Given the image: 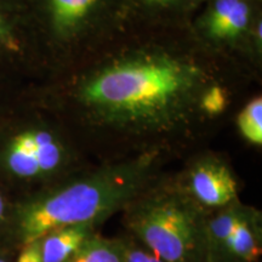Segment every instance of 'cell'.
<instances>
[{
  "label": "cell",
  "mask_w": 262,
  "mask_h": 262,
  "mask_svg": "<svg viewBox=\"0 0 262 262\" xmlns=\"http://www.w3.org/2000/svg\"><path fill=\"white\" fill-rule=\"evenodd\" d=\"M125 262H166L127 233L122 235Z\"/></svg>",
  "instance_id": "14"
},
{
  "label": "cell",
  "mask_w": 262,
  "mask_h": 262,
  "mask_svg": "<svg viewBox=\"0 0 262 262\" xmlns=\"http://www.w3.org/2000/svg\"><path fill=\"white\" fill-rule=\"evenodd\" d=\"M173 179L180 189L208 214L241 201L238 176L217 156L198 157Z\"/></svg>",
  "instance_id": "6"
},
{
  "label": "cell",
  "mask_w": 262,
  "mask_h": 262,
  "mask_svg": "<svg viewBox=\"0 0 262 262\" xmlns=\"http://www.w3.org/2000/svg\"><path fill=\"white\" fill-rule=\"evenodd\" d=\"M66 262H125L122 235L110 238L97 232Z\"/></svg>",
  "instance_id": "11"
},
{
  "label": "cell",
  "mask_w": 262,
  "mask_h": 262,
  "mask_svg": "<svg viewBox=\"0 0 262 262\" xmlns=\"http://www.w3.org/2000/svg\"><path fill=\"white\" fill-rule=\"evenodd\" d=\"M205 253L206 262H260L262 212L242 201L209 212Z\"/></svg>",
  "instance_id": "5"
},
{
  "label": "cell",
  "mask_w": 262,
  "mask_h": 262,
  "mask_svg": "<svg viewBox=\"0 0 262 262\" xmlns=\"http://www.w3.org/2000/svg\"><path fill=\"white\" fill-rule=\"evenodd\" d=\"M84 169L63 133L39 112L0 118V183L15 196L29 194Z\"/></svg>",
  "instance_id": "4"
},
{
  "label": "cell",
  "mask_w": 262,
  "mask_h": 262,
  "mask_svg": "<svg viewBox=\"0 0 262 262\" xmlns=\"http://www.w3.org/2000/svg\"><path fill=\"white\" fill-rule=\"evenodd\" d=\"M250 9L245 0H216L209 17V32L217 39L237 38L247 29Z\"/></svg>",
  "instance_id": "10"
},
{
  "label": "cell",
  "mask_w": 262,
  "mask_h": 262,
  "mask_svg": "<svg viewBox=\"0 0 262 262\" xmlns=\"http://www.w3.org/2000/svg\"><path fill=\"white\" fill-rule=\"evenodd\" d=\"M75 100L91 126L129 136L170 135L201 111L188 68L159 57L111 66L88 80Z\"/></svg>",
  "instance_id": "1"
},
{
  "label": "cell",
  "mask_w": 262,
  "mask_h": 262,
  "mask_svg": "<svg viewBox=\"0 0 262 262\" xmlns=\"http://www.w3.org/2000/svg\"><path fill=\"white\" fill-rule=\"evenodd\" d=\"M0 262H14V258L10 257L9 255L0 253Z\"/></svg>",
  "instance_id": "17"
},
{
  "label": "cell",
  "mask_w": 262,
  "mask_h": 262,
  "mask_svg": "<svg viewBox=\"0 0 262 262\" xmlns=\"http://www.w3.org/2000/svg\"><path fill=\"white\" fill-rule=\"evenodd\" d=\"M228 106L227 93L221 86H212L206 90L199 100V108L206 117H217Z\"/></svg>",
  "instance_id": "13"
},
{
  "label": "cell",
  "mask_w": 262,
  "mask_h": 262,
  "mask_svg": "<svg viewBox=\"0 0 262 262\" xmlns=\"http://www.w3.org/2000/svg\"><path fill=\"white\" fill-rule=\"evenodd\" d=\"M101 226L96 224H78L58 227L40 238L42 262H66L91 235L97 233Z\"/></svg>",
  "instance_id": "9"
},
{
  "label": "cell",
  "mask_w": 262,
  "mask_h": 262,
  "mask_svg": "<svg viewBox=\"0 0 262 262\" xmlns=\"http://www.w3.org/2000/svg\"><path fill=\"white\" fill-rule=\"evenodd\" d=\"M147 2L153 3V4H164V3H168L170 0H147Z\"/></svg>",
  "instance_id": "18"
},
{
  "label": "cell",
  "mask_w": 262,
  "mask_h": 262,
  "mask_svg": "<svg viewBox=\"0 0 262 262\" xmlns=\"http://www.w3.org/2000/svg\"><path fill=\"white\" fill-rule=\"evenodd\" d=\"M15 196L0 183V237L4 233L11 216Z\"/></svg>",
  "instance_id": "15"
},
{
  "label": "cell",
  "mask_w": 262,
  "mask_h": 262,
  "mask_svg": "<svg viewBox=\"0 0 262 262\" xmlns=\"http://www.w3.org/2000/svg\"><path fill=\"white\" fill-rule=\"evenodd\" d=\"M14 262H42L40 243L38 239L19 249L15 255Z\"/></svg>",
  "instance_id": "16"
},
{
  "label": "cell",
  "mask_w": 262,
  "mask_h": 262,
  "mask_svg": "<svg viewBox=\"0 0 262 262\" xmlns=\"http://www.w3.org/2000/svg\"><path fill=\"white\" fill-rule=\"evenodd\" d=\"M241 135L250 145H262V98L255 97L245 104L237 118Z\"/></svg>",
  "instance_id": "12"
},
{
  "label": "cell",
  "mask_w": 262,
  "mask_h": 262,
  "mask_svg": "<svg viewBox=\"0 0 262 262\" xmlns=\"http://www.w3.org/2000/svg\"><path fill=\"white\" fill-rule=\"evenodd\" d=\"M26 0H0V63L25 61L31 51Z\"/></svg>",
  "instance_id": "7"
},
{
  "label": "cell",
  "mask_w": 262,
  "mask_h": 262,
  "mask_svg": "<svg viewBox=\"0 0 262 262\" xmlns=\"http://www.w3.org/2000/svg\"><path fill=\"white\" fill-rule=\"evenodd\" d=\"M159 152L81 169L29 194L16 196L0 237V253L14 258L24 245L52 229L78 224L102 226L162 173Z\"/></svg>",
  "instance_id": "2"
},
{
  "label": "cell",
  "mask_w": 262,
  "mask_h": 262,
  "mask_svg": "<svg viewBox=\"0 0 262 262\" xmlns=\"http://www.w3.org/2000/svg\"><path fill=\"white\" fill-rule=\"evenodd\" d=\"M120 214L125 233L166 262H206L208 212L180 189L173 175H159Z\"/></svg>",
  "instance_id": "3"
},
{
  "label": "cell",
  "mask_w": 262,
  "mask_h": 262,
  "mask_svg": "<svg viewBox=\"0 0 262 262\" xmlns=\"http://www.w3.org/2000/svg\"><path fill=\"white\" fill-rule=\"evenodd\" d=\"M97 0H39V14L52 35L64 37L83 24Z\"/></svg>",
  "instance_id": "8"
},
{
  "label": "cell",
  "mask_w": 262,
  "mask_h": 262,
  "mask_svg": "<svg viewBox=\"0 0 262 262\" xmlns=\"http://www.w3.org/2000/svg\"><path fill=\"white\" fill-rule=\"evenodd\" d=\"M5 111H6V107H4V106H0V118H2L3 114H4Z\"/></svg>",
  "instance_id": "19"
}]
</instances>
